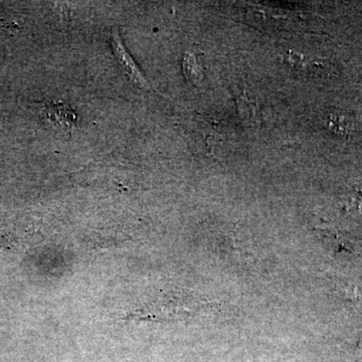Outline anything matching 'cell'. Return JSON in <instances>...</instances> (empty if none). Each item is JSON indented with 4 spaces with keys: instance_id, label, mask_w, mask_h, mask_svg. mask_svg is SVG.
Returning a JSON list of instances; mask_svg holds the SVG:
<instances>
[{
    "instance_id": "6da1fadb",
    "label": "cell",
    "mask_w": 362,
    "mask_h": 362,
    "mask_svg": "<svg viewBox=\"0 0 362 362\" xmlns=\"http://www.w3.org/2000/svg\"><path fill=\"white\" fill-rule=\"evenodd\" d=\"M111 42L116 57L119 59V63L121 64V66H122L124 71L127 73V75H129L131 80H132L136 85L143 88V89H148V83L146 82V80L143 77L140 71L138 70L137 66L135 65L132 58H131L129 54H127V52L125 51V49H124L122 42H121V39H119V35H117V33L112 35Z\"/></svg>"
},
{
    "instance_id": "7a4b0ae2",
    "label": "cell",
    "mask_w": 362,
    "mask_h": 362,
    "mask_svg": "<svg viewBox=\"0 0 362 362\" xmlns=\"http://www.w3.org/2000/svg\"><path fill=\"white\" fill-rule=\"evenodd\" d=\"M235 95L243 119L247 122L258 123L259 117L257 100H252V98L244 90H235Z\"/></svg>"
},
{
    "instance_id": "3957f363",
    "label": "cell",
    "mask_w": 362,
    "mask_h": 362,
    "mask_svg": "<svg viewBox=\"0 0 362 362\" xmlns=\"http://www.w3.org/2000/svg\"><path fill=\"white\" fill-rule=\"evenodd\" d=\"M183 71L185 77L192 83L201 82L202 78V68L197 56L192 52H187L183 58Z\"/></svg>"
},
{
    "instance_id": "277c9868",
    "label": "cell",
    "mask_w": 362,
    "mask_h": 362,
    "mask_svg": "<svg viewBox=\"0 0 362 362\" xmlns=\"http://www.w3.org/2000/svg\"><path fill=\"white\" fill-rule=\"evenodd\" d=\"M49 118L52 123L58 124L61 127H70L75 120V116L65 106L57 105L49 111Z\"/></svg>"
}]
</instances>
